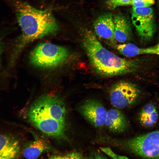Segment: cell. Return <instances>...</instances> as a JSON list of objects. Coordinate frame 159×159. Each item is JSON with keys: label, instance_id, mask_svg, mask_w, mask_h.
Masks as SVG:
<instances>
[{"label": "cell", "instance_id": "7a4b0ae2", "mask_svg": "<svg viewBox=\"0 0 159 159\" xmlns=\"http://www.w3.org/2000/svg\"><path fill=\"white\" fill-rule=\"evenodd\" d=\"M26 116L30 123L45 134L56 138H66V111L59 96L42 95L31 105Z\"/></svg>", "mask_w": 159, "mask_h": 159}, {"label": "cell", "instance_id": "44dd1931", "mask_svg": "<svg viewBox=\"0 0 159 159\" xmlns=\"http://www.w3.org/2000/svg\"><path fill=\"white\" fill-rule=\"evenodd\" d=\"M94 157L95 158H107L105 156L100 154L98 153H95L94 155Z\"/></svg>", "mask_w": 159, "mask_h": 159}, {"label": "cell", "instance_id": "ac0fdd59", "mask_svg": "<svg viewBox=\"0 0 159 159\" xmlns=\"http://www.w3.org/2000/svg\"><path fill=\"white\" fill-rule=\"evenodd\" d=\"M154 2V0H133L131 5L135 7H150Z\"/></svg>", "mask_w": 159, "mask_h": 159}, {"label": "cell", "instance_id": "ffe728a7", "mask_svg": "<svg viewBox=\"0 0 159 159\" xmlns=\"http://www.w3.org/2000/svg\"><path fill=\"white\" fill-rule=\"evenodd\" d=\"M143 54H154L159 55V43L155 46L143 48Z\"/></svg>", "mask_w": 159, "mask_h": 159}, {"label": "cell", "instance_id": "5b68a950", "mask_svg": "<svg viewBox=\"0 0 159 159\" xmlns=\"http://www.w3.org/2000/svg\"><path fill=\"white\" fill-rule=\"evenodd\" d=\"M72 54L67 48L49 42H42L31 52L29 59L33 66L41 69L58 67L68 62Z\"/></svg>", "mask_w": 159, "mask_h": 159}, {"label": "cell", "instance_id": "5bb4252c", "mask_svg": "<svg viewBox=\"0 0 159 159\" xmlns=\"http://www.w3.org/2000/svg\"><path fill=\"white\" fill-rule=\"evenodd\" d=\"M49 146L44 139L37 138L27 143L23 150L24 156L27 159H36L48 149Z\"/></svg>", "mask_w": 159, "mask_h": 159}, {"label": "cell", "instance_id": "e0dca14e", "mask_svg": "<svg viewBox=\"0 0 159 159\" xmlns=\"http://www.w3.org/2000/svg\"><path fill=\"white\" fill-rule=\"evenodd\" d=\"M133 0H108L107 4L109 8L112 9H114L120 6L131 5Z\"/></svg>", "mask_w": 159, "mask_h": 159}, {"label": "cell", "instance_id": "d6986e66", "mask_svg": "<svg viewBox=\"0 0 159 159\" xmlns=\"http://www.w3.org/2000/svg\"><path fill=\"white\" fill-rule=\"evenodd\" d=\"M101 150L108 156L113 159H128L125 156L118 155L114 153L109 147L100 148Z\"/></svg>", "mask_w": 159, "mask_h": 159}, {"label": "cell", "instance_id": "3957f363", "mask_svg": "<svg viewBox=\"0 0 159 159\" xmlns=\"http://www.w3.org/2000/svg\"><path fill=\"white\" fill-rule=\"evenodd\" d=\"M82 41L91 66L101 75L110 77L135 72L140 67L139 60L122 58L105 48L91 31L85 32Z\"/></svg>", "mask_w": 159, "mask_h": 159}, {"label": "cell", "instance_id": "9a60e30c", "mask_svg": "<svg viewBox=\"0 0 159 159\" xmlns=\"http://www.w3.org/2000/svg\"><path fill=\"white\" fill-rule=\"evenodd\" d=\"M121 54L125 57H132L143 54V48H140L132 43L113 45Z\"/></svg>", "mask_w": 159, "mask_h": 159}, {"label": "cell", "instance_id": "8992f818", "mask_svg": "<svg viewBox=\"0 0 159 159\" xmlns=\"http://www.w3.org/2000/svg\"><path fill=\"white\" fill-rule=\"evenodd\" d=\"M139 95V91L135 85L125 81L115 84L110 91V102L117 109L124 108L133 105L137 100Z\"/></svg>", "mask_w": 159, "mask_h": 159}, {"label": "cell", "instance_id": "4fadbf2b", "mask_svg": "<svg viewBox=\"0 0 159 159\" xmlns=\"http://www.w3.org/2000/svg\"><path fill=\"white\" fill-rule=\"evenodd\" d=\"M158 117L156 107L152 103H148L145 105L138 115V120L140 124L147 128L155 126L158 122Z\"/></svg>", "mask_w": 159, "mask_h": 159}, {"label": "cell", "instance_id": "9c48e42d", "mask_svg": "<svg viewBox=\"0 0 159 159\" xmlns=\"http://www.w3.org/2000/svg\"><path fill=\"white\" fill-rule=\"evenodd\" d=\"M82 115L90 123L96 127H101L105 122L107 111L99 102L94 100L85 102L80 107Z\"/></svg>", "mask_w": 159, "mask_h": 159}, {"label": "cell", "instance_id": "ba28073f", "mask_svg": "<svg viewBox=\"0 0 159 159\" xmlns=\"http://www.w3.org/2000/svg\"><path fill=\"white\" fill-rule=\"evenodd\" d=\"M132 20L138 33L143 39H150L155 31L153 9L150 7H132Z\"/></svg>", "mask_w": 159, "mask_h": 159}, {"label": "cell", "instance_id": "277c9868", "mask_svg": "<svg viewBox=\"0 0 159 159\" xmlns=\"http://www.w3.org/2000/svg\"><path fill=\"white\" fill-rule=\"evenodd\" d=\"M105 142L142 158L159 159V131L126 139L106 138Z\"/></svg>", "mask_w": 159, "mask_h": 159}, {"label": "cell", "instance_id": "8fae6325", "mask_svg": "<svg viewBox=\"0 0 159 159\" xmlns=\"http://www.w3.org/2000/svg\"><path fill=\"white\" fill-rule=\"evenodd\" d=\"M128 121L125 115L117 109H111L107 112L105 125L110 131L121 133L128 128Z\"/></svg>", "mask_w": 159, "mask_h": 159}, {"label": "cell", "instance_id": "52a82bcc", "mask_svg": "<svg viewBox=\"0 0 159 159\" xmlns=\"http://www.w3.org/2000/svg\"><path fill=\"white\" fill-rule=\"evenodd\" d=\"M12 126L11 123L0 119V159H16L20 156V142L13 132Z\"/></svg>", "mask_w": 159, "mask_h": 159}, {"label": "cell", "instance_id": "30bf717a", "mask_svg": "<svg viewBox=\"0 0 159 159\" xmlns=\"http://www.w3.org/2000/svg\"><path fill=\"white\" fill-rule=\"evenodd\" d=\"M94 30L97 36L115 44L114 25L112 15L110 14L102 15L93 24Z\"/></svg>", "mask_w": 159, "mask_h": 159}, {"label": "cell", "instance_id": "7402d4cb", "mask_svg": "<svg viewBox=\"0 0 159 159\" xmlns=\"http://www.w3.org/2000/svg\"><path fill=\"white\" fill-rule=\"evenodd\" d=\"M2 45L1 44V42L0 41V62H1V53L2 51Z\"/></svg>", "mask_w": 159, "mask_h": 159}, {"label": "cell", "instance_id": "6da1fadb", "mask_svg": "<svg viewBox=\"0 0 159 159\" xmlns=\"http://www.w3.org/2000/svg\"><path fill=\"white\" fill-rule=\"evenodd\" d=\"M13 6L22 33L16 39L10 61L13 65L24 48L35 40L57 32L58 24L51 11L35 9L18 0H7Z\"/></svg>", "mask_w": 159, "mask_h": 159}, {"label": "cell", "instance_id": "2e32d148", "mask_svg": "<svg viewBox=\"0 0 159 159\" xmlns=\"http://www.w3.org/2000/svg\"><path fill=\"white\" fill-rule=\"evenodd\" d=\"M50 158L53 159H83L82 153L76 151H72L63 154L53 155Z\"/></svg>", "mask_w": 159, "mask_h": 159}, {"label": "cell", "instance_id": "7c38bea8", "mask_svg": "<svg viewBox=\"0 0 159 159\" xmlns=\"http://www.w3.org/2000/svg\"><path fill=\"white\" fill-rule=\"evenodd\" d=\"M114 35L116 41L123 43L129 40L131 35L130 24L123 15L117 14L114 16Z\"/></svg>", "mask_w": 159, "mask_h": 159}]
</instances>
